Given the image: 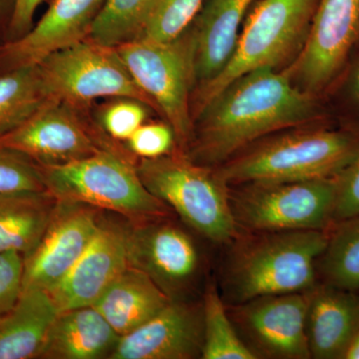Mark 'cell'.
Listing matches in <instances>:
<instances>
[{
    "label": "cell",
    "mask_w": 359,
    "mask_h": 359,
    "mask_svg": "<svg viewBox=\"0 0 359 359\" xmlns=\"http://www.w3.org/2000/svg\"><path fill=\"white\" fill-rule=\"evenodd\" d=\"M325 120L320 98L299 88L289 71H252L195 116L184 153L202 166L218 167L271 135Z\"/></svg>",
    "instance_id": "cell-1"
},
{
    "label": "cell",
    "mask_w": 359,
    "mask_h": 359,
    "mask_svg": "<svg viewBox=\"0 0 359 359\" xmlns=\"http://www.w3.org/2000/svg\"><path fill=\"white\" fill-rule=\"evenodd\" d=\"M330 230L240 231L226 247L219 282L226 306L313 290Z\"/></svg>",
    "instance_id": "cell-2"
},
{
    "label": "cell",
    "mask_w": 359,
    "mask_h": 359,
    "mask_svg": "<svg viewBox=\"0 0 359 359\" xmlns=\"http://www.w3.org/2000/svg\"><path fill=\"white\" fill-rule=\"evenodd\" d=\"M358 151V133L318 123L271 135L212 169L226 186L335 178Z\"/></svg>",
    "instance_id": "cell-3"
},
{
    "label": "cell",
    "mask_w": 359,
    "mask_h": 359,
    "mask_svg": "<svg viewBox=\"0 0 359 359\" xmlns=\"http://www.w3.org/2000/svg\"><path fill=\"white\" fill-rule=\"evenodd\" d=\"M318 0H257L241 28L228 63L210 81L195 87L193 119L238 78L259 69L278 70L297 58L308 37Z\"/></svg>",
    "instance_id": "cell-4"
},
{
    "label": "cell",
    "mask_w": 359,
    "mask_h": 359,
    "mask_svg": "<svg viewBox=\"0 0 359 359\" xmlns=\"http://www.w3.org/2000/svg\"><path fill=\"white\" fill-rule=\"evenodd\" d=\"M135 162L124 146H115L68 164L37 165L47 191L58 200L116 212L130 223L169 217L172 210L145 188Z\"/></svg>",
    "instance_id": "cell-5"
},
{
    "label": "cell",
    "mask_w": 359,
    "mask_h": 359,
    "mask_svg": "<svg viewBox=\"0 0 359 359\" xmlns=\"http://www.w3.org/2000/svg\"><path fill=\"white\" fill-rule=\"evenodd\" d=\"M135 166L149 192L212 244L224 247L240 233L229 187L212 168L193 162L180 150L156 159H136Z\"/></svg>",
    "instance_id": "cell-6"
},
{
    "label": "cell",
    "mask_w": 359,
    "mask_h": 359,
    "mask_svg": "<svg viewBox=\"0 0 359 359\" xmlns=\"http://www.w3.org/2000/svg\"><path fill=\"white\" fill-rule=\"evenodd\" d=\"M238 230H330L337 177L297 182H257L228 186Z\"/></svg>",
    "instance_id": "cell-7"
},
{
    "label": "cell",
    "mask_w": 359,
    "mask_h": 359,
    "mask_svg": "<svg viewBox=\"0 0 359 359\" xmlns=\"http://www.w3.org/2000/svg\"><path fill=\"white\" fill-rule=\"evenodd\" d=\"M130 75L169 123L184 153L192 136V95L195 87L190 29L168 43L136 39L116 47Z\"/></svg>",
    "instance_id": "cell-8"
},
{
    "label": "cell",
    "mask_w": 359,
    "mask_h": 359,
    "mask_svg": "<svg viewBox=\"0 0 359 359\" xmlns=\"http://www.w3.org/2000/svg\"><path fill=\"white\" fill-rule=\"evenodd\" d=\"M37 66L51 100L91 111L100 99L130 97L154 109L135 83L116 47L86 39L54 52Z\"/></svg>",
    "instance_id": "cell-9"
},
{
    "label": "cell",
    "mask_w": 359,
    "mask_h": 359,
    "mask_svg": "<svg viewBox=\"0 0 359 359\" xmlns=\"http://www.w3.org/2000/svg\"><path fill=\"white\" fill-rule=\"evenodd\" d=\"M115 146L120 144L104 136L91 111L51 99L0 137V147L18 151L42 166L68 164Z\"/></svg>",
    "instance_id": "cell-10"
},
{
    "label": "cell",
    "mask_w": 359,
    "mask_h": 359,
    "mask_svg": "<svg viewBox=\"0 0 359 359\" xmlns=\"http://www.w3.org/2000/svg\"><path fill=\"white\" fill-rule=\"evenodd\" d=\"M359 49V0H318L306 42L287 69L297 86L320 98Z\"/></svg>",
    "instance_id": "cell-11"
},
{
    "label": "cell",
    "mask_w": 359,
    "mask_h": 359,
    "mask_svg": "<svg viewBox=\"0 0 359 359\" xmlns=\"http://www.w3.org/2000/svg\"><path fill=\"white\" fill-rule=\"evenodd\" d=\"M313 290L266 295L226 306L241 339L257 359H309L306 318Z\"/></svg>",
    "instance_id": "cell-12"
},
{
    "label": "cell",
    "mask_w": 359,
    "mask_h": 359,
    "mask_svg": "<svg viewBox=\"0 0 359 359\" xmlns=\"http://www.w3.org/2000/svg\"><path fill=\"white\" fill-rule=\"evenodd\" d=\"M169 217L130 223L127 256L129 266L147 273L171 301H182L200 275L202 257L190 233Z\"/></svg>",
    "instance_id": "cell-13"
},
{
    "label": "cell",
    "mask_w": 359,
    "mask_h": 359,
    "mask_svg": "<svg viewBox=\"0 0 359 359\" xmlns=\"http://www.w3.org/2000/svg\"><path fill=\"white\" fill-rule=\"evenodd\" d=\"M97 210L58 200L39 244L23 257L22 290L48 292L65 278L95 235L101 219Z\"/></svg>",
    "instance_id": "cell-14"
},
{
    "label": "cell",
    "mask_w": 359,
    "mask_h": 359,
    "mask_svg": "<svg viewBox=\"0 0 359 359\" xmlns=\"http://www.w3.org/2000/svg\"><path fill=\"white\" fill-rule=\"evenodd\" d=\"M203 342L202 302L171 301L133 332L120 337L109 358H201Z\"/></svg>",
    "instance_id": "cell-15"
},
{
    "label": "cell",
    "mask_w": 359,
    "mask_h": 359,
    "mask_svg": "<svg viewBox=\"0 0 359 359\" xmlns=\"http://www.w3.org/2000/svg\"><path fill=\"white\" fill-rule=\"evenodd\" d=\"M128 224L100 219L95 235L67 275L49 290L59 311L93 306L129 266Z\"/></svg>",
    "instance_id": "cell-16"
},
{
    "label": "cell",
    "mask_w": 359,
    "mask_h": 359,
    "mask_svg": "<svg viewBox=\"0 0 359 359\" xmlns=\"http://www.w3.org/2000/svg\"><path fill=\"white\" fill-rule=\"evenodd\" d=\"M106 0H48L30 32L0 49V72L39 65L45 57L88 39Z\"/></svg>",
    "instance_id": "cell-17"
},
{
    "label": "cell",
    "mask_w": 359,
    "mask_h": 359,
    "mask_svg": "<svg viewBox=\"0 0 359 359\" xmlns=\"http://www.w3.org/2000/svg\"><path fill=\"white\" fill-rule=\"evenodd\" d=\"M256 1L205 0L189 28L192 39L195 87L216 77L228 63L243 23Z\"/></svg>",
    "instance_id": "cell-18"
},
{
    "label": "cell",
    "mask_w": 359,
    "mask_h": 359,
    "mask_svg": "<svg viewBox=\"0 0 359 359\" xmlns=\"http://www.w3.org/2000/svg\"><path fill=\"white\" fill-rule=\"evenodd\" d=\"M359 332V292L318 283L306 318L309 353L314 359H344Z\"/></svg>",
    "instance_id": "cell-19"
},
{
    "label": "cell",
    "mask_w": 359,
    "mask_h": 359,
    "mask_svg": "<svg viewBox=\"0 0 359 359\" xmlns=\"http://www.w3.org/2000/svg\"><path fill=\"white\" fill-rule=\"evenodd\" d=\"M120 335L93 306L59 311L39 358H109Z\"/></svg>",
    "instance_id": "cell-20"
},
{
    "label": "cell",
    "mask_w": 359,
    "mask_h": 359,
    "mask_svg": "<svg viewBox=\"0 0 359 359\" xmlns=\"http://www.w3.org/2000/svg\"><path fill=\"white\" fill-rule=\"evenodd\" d=\"M170 302L147 273L128 266L93 306L123 337L152 318Z\"/></svg>",
    "instance_id": "cell-21"
},
{
    "label": "cell",
    "mask_w": 359,
    "mask_h": 359,
    "mask_svg": "<svg viewBox=\"0 0 359 359\" xmlns=\"http://www.w3.org/2000/svg\"><path fill=\"white\" fill-rule=\"evenodd\" d=\"M58 313L48 292L23 289L13 308L0 316V359L39 358Z\"/></svg>",
    "instance_id": "cell-22"
},
{
    "label": "cell",
    "mask_w": 359,
    "mask_h": 359,
    "mask_svg": "<svg viewBox=\"0 0 359 359\" xmlns=\"http://www.w3.org/2000/svg\"><path fill=\"white\" fill-rule=\"evenodd\" d=\"M57 204L48 191L0 195V254L27 256L43 236Z\"/></svg>",
    "instance_id": "cell-23"
},
{
    "label": "cell",
    "mask_w": 359,
    "mask_h": 359,
    "mask_svg": "<svg viewBox=\"0 0 359 359\" xmlns=\"http://www.w3.org/2000/svg\"><path fill=\"white\" fill-rule=\"evenodd\" d=\"M318 283L359 292V215L330 228L318 262Z\"/></svg>",
    "instance_id": "cell-24"
},
{
    "label": "cell",
    "mask_w": 359,
    "mask_h": 359,
    "mask_svg": "<svg viewBox=\"0 0 359 359\" xmlns=\"http://www.w3.org/2000/svg\"><path fill=\"white\" fill-rule=\"evenodd\" d=\"M48 100L37 65L0 72V137L18 128Z\"/></svg>",
    "instance_id": "cell-25"
},
{
    "label": "cell",
    "mask_w": 359,
    "mask_h": 359,
    "mask_svg": "<svg viewBox=\"0 0 359 359\" xmlns=\"http://www.w3.org/2000/svg\"><path fill=\"white\" fill-rule=\"evenodd\" d=\"M202 359H257L238 335L217 283L205 285L202 299Z\"/></svg>",
    "instance_id": "cell-26"
},
{
    "label": "cell",
    "mask_w": 359,
    "mask_h": 359,
    "mask_svg": "<svg viewBox=\"0 0 359 359\" xmlns=\"http://www.w3.org/2000/svg\"><path fill=\"white\" fill-rule=\"evenodd\" d=\"M152 1L106 0L88 39L111 47L121 46L138 39Z\"/></svg>",
    "instance_id": "cell-27"
},
{
    "label": "cell",
    "mask_w": 359,
    "mask_h": 359,
    "mask_svg": "<svg viewBox=\"0 0 359 359\" xmlns=\"http://www.w3.org/2000/svg\"><path fill=\"white\" fill-rule=\"evenodd\" d=\"M205 0H153L138 39L168 43L185 34Z\"/></svg>",
    "instance_id": "cell-28"
},
{
    "label": "cell",
    "mask_w": 359,
    "mask_h": 359,
    "mask_svg": "<svg viewBox=\"0 0 359 359\" xmlns=\"http://www.w3.org/2000/svg\"><path fill=\"white\" fill-rule=\"evenodd\" d=\"M152 111L147 103L130 97L106 99L91 109L92 117L104 136L123 145L134 132L150 119Z\"/></svg>",
    "instance_id": "cell-29"
},
{
    "label": "cell",
    "mask_w": 359,
    "mask_h": 359,
    "mask_svg": "<svg viewBox=\"0 0 359 359\" xmlns=\"http://www.w3.org/2000/svg\"><path fill=\"white\" fill-rule=\"evenodd\" d=\"M47 191L39 165L27 156L0 147V195Z\"/></svg>",
    "instance_id": "cell-30"
},
{
    "label": "cell",
    "mask_w": 359,
    "mask_h": 359,
    "mask_svg": "<svg viewBox=\"0 0 359 359\" xmlns=\"http://www.w3.org/2000/svg\"><path fill=\"white\" fill-rule=\"evenodd\" d=\"M123 146L135 159H156L179 150L171 125L150 120L139 127Z\"/></svg>",
    "instance_id": "cell-31"
},
{
    "label": "cell",
    "mask_w": 359,
    "mask_h": 359,
    "mask_svg": "<svg viewBox=\"0 0 359 359\" xmlns=\"http://www.w3.org/2000/svg\"><path fill=\"white\" fill-rule=\"evenodd\" d=\"M334 93L339 110V127L359 134V49L328 90Z\"/></svg>",
    "instance_id": "cell-32"
},
{
    "label": "cell",
    "mask_w": 359,
    "mask_h": 359,
    "mask_svg": "<svg viewBox=\"0 0 359 359\" xmlns=\"http://www.w3.org/2000/svg\"><path fill=\"white\" fill-rule=\"evenodd\" d=\"M332 226L359 215V151L337 177Z\"/></svg>",
    "instance_id": "cell-33"
},
{
    "label": "cell",
    "mask_w": 359,
    "mask_h": 359,
    "mask_svg": "<svg viewBox=\"0 0 359 359\" xmlns=\"http://www.w3.org/2000/svg\"><path fill=\"white\" fill-rule=\"evenodd\" d=\"M23 257L18 252L0 254V316L13 308L22 292Z\"/></svg>",
    "instance_id": "cell-34"
},
{
    "label": "cell",
    "mask_w": 359,
    "mask_h": 359,
    "mask_svg": "<svg viewBox=\"0 0 359 359\" xmlns=\"http://www.w3.org/2000/svg\"><path fill=\"white\" fill-rule=\"evenodd\" d=\"M45 0H16L7 43L20 39L30 32L34 25V16L37 8Z\"/></svg>",
    "instance_id": "cell-35"
},
{
    "label": "cell",
    "mask_w": 359,
    "mask_h": 359,
    "mask_svg": "<svg viewBox=\"0 0 359 359\" xmlns=\"http://www.w3.org/2000/svg\"><path fill=\"white\" fill-rule=\"evenodd\" d=\"M16 0H0V49L8 42Z\"/></svg>",
    "instance_id": "cell-36"
},
{
    "label": "cell",
    "mask_w": 359,
    "mask_h": 359,
    "mask_svg": "<svg viewBox=\"0 0 359 359\" xmlns=\"http://www.w3.org/2000/svg\"><path fill=\"white\" fill-rule=\"evenodd\" d=\"M344 359H359V332L349 344Z\"/></svg>",
    "instance_id": "cell-37"
}]
</instances>
